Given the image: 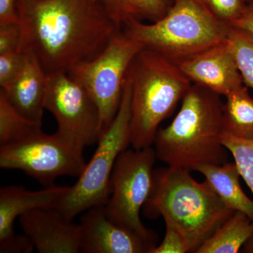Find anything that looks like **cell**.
<instances>
[{
  "mask_svg": "<svg viewBox=\"0 0 253 253\" xmlns=\"http://www.w3.org/2000/svg\"><path fill=\"white\" fill-rule=\"evenodd\" d=\"M220 95L193 84L181 100L172 123L158 129L154 139L157 158L168 166L194 170L203 165L228 162L223 144Z\"/></svg>",
  "mask_w": 253,
  "mask_h": 253,
  "instance_id": "7a4b0ae2",
  "label": "cell"
},
{
  "mask_svg": "<svg viewBox=\"0 0 253 253\" xmlns=\"http://www.w3.org/2000/svg\"><path fill=\"white\" fill-rule=\"evenodd\" d=\"M218 21L231 26L244 14L249 0H201Z\"/></svg>",
  "mask_w": 253,
  "mask_h": 253,
  "instance_id": "603a6c76",
  "label": "cell"
},
{
  "mask_svg": "<svg viewBox=\"0 0 253 253\" xmlns=\"http://www.w3.org/2000/svg\"><path fill=\"white\" fill-rule=\"evenodd\" d=\"M71 186H52L29 191L21 186L0 189V241L15 234L14 223L24 213L38 208H56Z\"/></svg>",
  "mask_w": 253,
  "mask_h": 253,
  "instance_id": "9a60e30c",
  "label": "cell"
},
{
  "mask_svg": "<svg viewBox=\"0 0 253 253\" xmlns=\"http://www.w3.org/2000/svg\"><path fill=\"white\" fill-rule=\"evenodd\" d=\"M174 0H106L105 6L120 26L131 21L161 19L170 9Z\"/></svg>",
  "mask_w": 253,
  "mask_h": 253,
  "instance_id": "d6986e66",
  "label": "cell"
},
{
  "mask_svg": "<svg viewBox=\"0 0 253 253\" xmlns=\"http://www.w3.org/2000/svg\"><path fill=\"white\" fill-rule=\"evenodd\" d=\"M166 224V234L160 245H157L151 253H191L187 240L177 229L169 222Z\"/></svg>",
  "mask_w": 253,
  "mask_h": 253,
  "instance_id": "cb8c5ba5",
  "label": "cell"
},
{
  "mask_svg": "<svg viewBox=\"0 0 253 253\" xmlns=\"http://www.w3.org/2000/svg\"><path fill=\"white\" fill-rule=\"evenodd\" d=\"M193 84L226 96L244 85L235 57L226 41L178 65Z\"/></svg>",
  "mask_w": 253,
  "mask_h": 253,
  "instance_id": "4fadbf2b",
  "label": "cell"
},
{
  "mask_svg": "<svg viewBox=\"0 0 253 253\" xmlns=\"http://www.w3.org/2000/svg\"><path fill=\"white\" fill-rule=\"evenodd\" d=\"M195 171L205 176L226 207L244 212L253 221V201L243 191L240 184L241 174L235 163L203 165Z\"/></svg>",
  "mask_w": 253,
  "mask_h": 253,
  "instance_id": "2e32d148",
  "label": "cell"
},
{
  "mask_svg": "<svg viewBox=\"0 0 253 253\" xmlns=\"http://www.w3.org/2000/svg\"><path fill=\"white\" fill-rule=\"evenodd\" d=\"M243 251L246 253H253V234L243 246Z\"/></svg>",
  "mask_w": 253,
  "mask_h": 253,
  "instance_id": "f546056e",
  "label": "cell"
},
{
  "mask_svg": "<svg viewBox=\"0 0 253 253\" xmlns=\"http://www.w3.org/2000/svg\"><path fill=\"white\" fill-rule=\"evenodd\" d=\"M224 133L243 140H253V99L243 85L225 96Z\"/></svg>",
  "mask_w": 253,
  "mask_h": 253,
  "instance_id": "ac0fdd59",
  "label": "cell"
},
{
  "mask_svg": "<svg viewBox=\"0 0 253 253\" xmlns=\"http://www.w3.org/2000/svg\"><path fill=\"white\" fill-rule=\"evenodd\" d=\"M20 226L40 253H81V227L56 208L32 210L18 217Z\"/></svg>",
  "mask_w": 253,
  "mask_h": 253,
  "instance_id": "7c38bea8",
  "label": "cell"
},
{
  "mask_svg": "<svg viewBox=\"0 0 253 253\" xmlns=\"http://www.w3.org/2000/svg\"><path fill=\"white\" fill-rule=\"evenodd\" d=\"M21 36L19 23L0 26V54L18 49L21 43Z\"/></svg>",
  "mask_w": 253,
  "mask_h": 253,
  "instance_id": "484cf974",
  "label": "cell"
},
{
  "mask_svg": "<svg viewBox=\"0 0 253 253\" xmlns=\"http://www.w3.org/2000/svg\"><path fill=\"white\" fill-rule=\"evenodd\" d=\"M156 158V151L151 146L123 151L113 168L111 196L105 208L113 220L157 246L156 233L147 229L140 218L141 209L152 191Z\"/></svg>",
  "mask_w": 253,
  "mask_h": 253,
  "instance_id": "9c48e42d",
  "label": "cell"
},
{
  "mask_svg": "<svg viewBox=\"0 0 253 253\" xmlns=\"http://www.w3.org/2000/svg\"><path fill=\"white\" fill-rule=\"evenodd\" d=\"M42 126L18 112L0 91V146L26 140L42 131Z\"/></svg>",
  "mask_w": 253,
  "mask_h": 253,
  "instance_id": "ffe728a7",
  "label": "cell"
},
{
  "mask_svg": "<svg viewBox=\"0 0 253 253\" xmlns=\"http://www.w3.org/2000/svg\"><path fill=\"white\" fill-rule=\"evenodd\" d=\"M191 171L167 166L154 169L152 191L144 205L149 218L162 216L175 226L196 253L235 211L226 207L207 181Z\"/></svg>",
  "mask_w": 253,
  "mask_h": 253,
  "instance_id": "3957f363",
  "label": "cell"
},
{
  "mask_svg": "<svg viewBox=\"0 0 253 253\" xmlns=\"http://www.w3.org/2000/svg\"><path fill=\"white\" fill-rule=\"evenodd\" d=\"M44 107L57 123V131L85 147L99 141L101 123L97 106L87 91L67 73L47 75Z\"/></svg>",
  "mask_w": 253,
  "mask_h": 253,
  "instance_id": "30bf717a",
  "label": "cell"
},
{
  "mask_svg": "<svg viewBox=\"0 0 253 253\" xmlns=\"http://www.w3.org/2000/svg\"><path fill=\"white\" fill-rule=\"evenodd\" d=\"M226 42L234 55L244 84L253 89V37L230 26Z\"/></svg>",
  "mask_w": 253,
  "mask_h": 253,
  "instance_id": "44dd1931",
  "label": "cell"
},
{
  "mask_svg": "<svg viewBox=\"0 0 253 253\" xmlns=\"http://www.w3.org/2000/svg\"><path fill=\"white\" fill-rule=\"evenodd\" d=\"M19 23L16 0H0V26Z\"/></svg>",
  "mask_w": 253,
  "mask_h": 253,
  "instance_id": "83f0119b",
  "label": "cell"
},
{
  "mask_svg": "<svg viewBox=\"0 0 253 253\" xmlns=\"http://www.w3.org/2000/svg\"><path fill=\"white\" fill-rule=\"evenodd\" d=\"M19 49L31 50L46 74L94 59L123 31L99 0H16Z\"/></svg>",
  "mask_w": 253,
  "mask_h": 253,
  "instance_id": "6da1fadb",
  "label": "cell"
},
{
  "mask_svg": "<svg viewBox=\"0 0 253 253\" xmlns=\"http://www.w3.org/2000/svg\"><path fill=\"white\" fill-rule=\"evenodd\" d=\"M229 27L218 21L201 0H174L161 19L150 23L131 21L123 31L145 48L179 65L225 42Z\"/></svg>",
  "mask_w": 253,
  "mask_h": 253,
  "instance_id": "5b68a950",
  "label": "cell"
},
{
  "mask_svg": "<svg viewBox=\"0 0 253 253\" xmlns=\"http://www.w3.org/2000/svg\"><path fill=\"white\" fill-rule=\"evenodd\" d=\"M24 50L19 49L0 54V87H4L14 79L22 67Z\"/></svg>",
  "mask_w": 253,
  "mask_h": 253,
  "instance_id": "d4e9b609",
  "label": "cell"
},
{
  "mask_svg": "<svg viewBox=\"0 0 253 253\" xmlns=\"http://www.w3.org/2000/svg\"><path fill=\"white\" fill-rule=\"evenodd\" d=\"M130 83V144L136 149L154 144L160 125L171 116L192 83L172 63L143 48L126 74Z\"/></svg>",
  "mask_w": 253,
  "mask_h": 253,
  "instance_id": "277c9868",
  "label": "cell"
},
{
  "mask_svg": "<svg viewBox=\"0 0 253 253\" xmlns=\"http://www.w3.org/2000/svg\"><path fill=\"white\" fill-rule=\"evenodd\" d=\"M221 139L253 194V140H243L226 133H223Z\"/></svg>",
  "mask_w": 253,
  "mask_h": 253,
  "instance_id": "7402d4cb",
  "label": "cell"
},
{
  "mask_svg": "<svg viewBox=\"0 0 253 253\" xmlns=\"http://www.w3.org/2000/svg\"><path fill=\"white\" fill-rule=\"evenodd\" d=\"M35 249L27 236L14 235L0 241L1 253H31Z\"/></svg>",
  "mask_w": 253,
  "mask_h": 253,
  "instance_id": "4316f807",
  "label": "cell"
},
{
  "mask_svg": "<svg viewBox=\"0 0 253 253\" xmlns=\"http://www.w3.org/2000/svg\"><path fill=\"white\" fill-rule=\"evenodd\" d=\"M253 234V221L235 211L201 245L196 253H237Z\"/></svg>",
  "mask_w": 253,
  "mask_h": 253,
  "instance_id": "e0dca14e",
  "label": "cell"
},
{
  "mask_svg": "<svg viewBox=\"0 0 253 253\" xmlns=\"http://www.w3.org/2000/svg\"><path fill=\"white\" fill-rule=\"evenodd\" d=\"M231 26L247 32L253 37V1H249L244 14Z\"/></svg>",
  "mask_w": 253,
  "mask_h": 253,
  "instance_id": "f1b7e54d",
  "label": "cell"
},
{
  "mask_svg": "<svg viewBox=\"0 0 253 253\" xmlns=\"http://www.w3.org/2000/svg\"><path fill=\"white\" fill-rule=\"evenodd\" d=\"M81 253H151V244L111 219L105 206L87 210L81 218Z\"/></svg>",
  "mask_w": 253,
  "mask_h": 253,
  "instance_id": "8fae6325",
  "label": "cell"
},
{
  "mask_svg": "<svg viewBox=\"0 0 253 253\" xmlns=\"http://www.w3.org/2000/svg\"><path fill=\"white\" fill-rule=\"evenodd\" d=\"M23 50L25 56L22 67L0 91L18 112L42 126L47 74L31 50Z\"/></svg>",
  "mask_w": 253,
  "mask_h": 253,
  "instance_id": "5bb4252c",
  "label": "cell"
},
{
  "mask_svg": "<svg viewBox=\"0 0 253 253\" xmlns=\"http://www.w3.org/2000/svg\"><path fill=\"white\" fill-rule=\"evenodd\" d=\"M84 148L59 131L46 134L42 131L21 142L0 146V168L22 171L50 187L59 176L81 175L86 166Z\"/></svg>",
  "mask_w": 253,
  "mask_h": 253,
  "instance_id": "ba28073f",
  "label": "cell"
},
{
  "mask_svg": "<svg viewBox=\"0 0 253 253\" xmlns=\"http://www.w3.org/2000/svg\"><path fill=\"white\" fill-rule=\"evenodd\" d=\"M143 48L141 43L121 31L96 57L76 65L67 73L84 88L97 106L101 136L117 115L126 73Z\"/></svg>",
  "mask_w": 253,
  "mask_h": 253,
  "instance_id": "52a82bcc",
  "label": "cell"
},
{
  "mask_svg": "<svg viewBox=\"0 0 253 253\" xmlns=\"http://www.w3.org/2000/svg\"><path fill=\"white\" fill-rule=\"evenodd\" d=\"M253 1V0H249V1Z\"/></svg>",
  "mask_w": 253,
  "mask_h": 253,
  "instance_id": "4dcf8cb0",
  "label": "cell"
},
{
  "mask_svg": "<svg viewBox=\"0 0 253 253\" xmlns=\"http://www.w3.org/2000/svg\"><path fill=\"white\" fill-rule=\"evenodd\" d=\"M131 86L125 80L117 115L100 136L98 146L78 181L56 206L68 219L91 208L106 206L111 194V177L119 155L130 144Z\"/></svg>",
  "mask_w": 253,
  "mask_h": 253,
  "instance_id": "8992f818",
  "label": "cell"
}]
</instances>
